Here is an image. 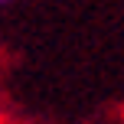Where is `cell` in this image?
Masks as SVG:
<instances>
[{
  "label": "cell",
  "mask_w": 124,
  "mask_h": 124,
  "mask_svg": "<svg viewBox=\"0 0 124 124\" xmlns=\"http://www.w3.org/2000/svg\"><path fill=\"white\" fill-rule=\"evenodd\" d=\"M3 3H10V0H0V7H3Z\"/></svg>",
  "instance_id": "obj_1"
}]
</instances>
